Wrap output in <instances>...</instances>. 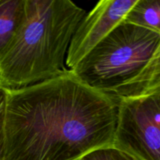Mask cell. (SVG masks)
I'll return each mask as SVG.
<instances>
[{
  "instance_id": "cell-1",
  "label": "cell",
  "mask_w": 160,
  "mask_h": 160,
  "mask_svg": "<svg viewBox=\"0 0 160 160\" xmlns=\"http://www.w3.org/2000/svg\"><path fill=\"white\" fill-rule=\"evenodd\" d=\"M7 90L2 160H81L113 147L118 98L86 85L70 70Z\"/></svg>"
},
{
  "instance_id": "cell-2",
  "label": "cell",
  "mask_w": 160,
  "mask_h": 160,
  "mask_svg": "<svg viewBox=\"0 0 160 160\" xmlns=\"http://www.w3.org/2000/svg\"><path fill=\"white\" fill-rule=\"evenodd\" d=\"M85 15L70 0H25L23 21L0 56V84L20 88L63 73L71 39Z\"/></svg>"
},
{
  "instance_id": "cell-3",
  "label": "cell",
  "mask_w": 160,
  "mask_h": 160,
  "mask_svg": "<svg viewBox=\"0 0 160 160\" xmlns=\"http://www.w3.org/2000/svg\"><path fill=\"white\" fill-rule=\"evenodd\" d=\"M159 45V32L123 21L70 70L86 85L110 95L142 73Z\"/></svg>"
},
{
  "instance_id": "cell-4",
  "label": "cell",
  "mask_w": 160,
  "mask_h": 160,
  "mask_svg": "<svg viewBox=\"0 0 160 160\" xmlns=\"http://www.w3.org/2000/svg\"><path fill=\"white\" fill-rule=\"evenodd\" d=\"M112 148L136 160H160V94L118 98Z\"/></svg>"
},
{
  "instance_id": "cell-5",
  "label": "cell",
  "mask_w": 160,
  "mask_h": 160,
  "mask_svg": "<svg viewBox=\"0 0 160 160\" xmlns=\"http://www.w3.org/2000/svg\"><path fill=\"white\" fill-rule=\"evenodd\" d=\"M136 2L101 0L84 16L75 31L67 52L66 63L70 70L124 20Z\"/></svg>"
},
{
  "instance_id": "cell-6",
  "label": "cell",
  "mask_w": 160,
  "mask_h": 160,
  "mask_svg": "<svg viewBox=\"0 0 160 160\" xmlns=\"http://www.w3.org/2000/svg\"><path fill=\"white\" fill-rule=\"evenodd\" d=\"M156 94H160V45L142 73L110 95L117 98H129Z\"/></svg>"
},
{
  "instance_id": "cell-7",
  "label": "cell",
  "mask_w": 160,
  "mask_h": 160,
  "mask_svg": "<svg viewBox=\"0 0 160 160\" xmlns=\"http://www.w3.org/2000/svg\"><path fill=\"white\" fill-rule=\"evenodd\" d=\"M25 0H0V56L23 21Z\"/></svg>"
},
{
  "instance_id": "cell-8",
  "label": "cell",
  "mask_w": 160,
  "mask_h": 160,
  "mask_svg": "<svg viewBox=\"0 0 160 160\" xmlns=\"http://www.w3.org/2000/svg\"><path fill=\"white\" fill-rule=\"evenodd\" d=\"M123 21L160 33V0H137Z\"/></svg>"
},
{
  "instance_id": "cell-9",
  "label": "cell",
  "mask_w": 160,
  "mask_h": 160,
  "mask_svg": "<svg viewBox=\"0 0 160 160\" xmlns=\"http://www.w3.org/2000/svg\"><path fill=\"white\" fill-rule=\"evenodd\" d=\"M7 88L0 84V160L3 159L5 147V120H6Z\"/></svg>"
},
{
  "instance_id": "cell-10",
  "label": "cell",
  "mask_w": 160,
  "mask_h": 160,
  "mask_svg": "<svg viewBox=\"0 0 160 160\" xmlns=\"http://www.w3.org/2000/svg\"><path fill=\"white\" fill-rule=\"evenodd\" d=\"M81 160H117L113 148H104L88 153Z\"/></svg>"
},
{
  "instance_id": "cell-11",
  "label": "cell",
  "mask_w": 160,
  "mask_h": 160,
  "mask_svg": "<svg viewBox=\"0 0 160 160\" xmlns=\"http://www.w3.org/2000/svg\"><path fill=\"white\" fill-rule=\"evenodd\" d=\"M114 154H115L116 159L117 160H136L133 157H131L129 155L123 152L118 151V150L114 148Z\"/></svg>"
}]
</instances>
